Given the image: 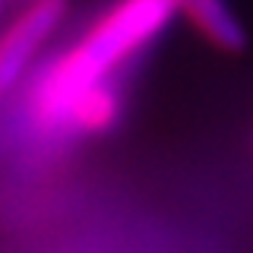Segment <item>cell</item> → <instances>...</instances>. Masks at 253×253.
<instances>
[{
	"mask_svg": "<svg viewBox=\"0 0 253 253\" xmlns=\"http://www.w3.org/2000/svg\"><path fill=\"white\" fill-rule=\"evenodd\" d=\"M174 16V0H114L67 51L51 57L29 83V126L44 139H60L73 101L95 85L117 79V70L146 44H152Z\"/></svg>",
	"mask_w": 253,
	"mask_h": 253,
	"instance_id": "obj_1",
	"label": "cell"
},
{
	"mask_svg": "<svg viewBox=\"0 0 253 253\" xmlns=\"http://www.w3.org/2000/svg\"><path fill=\"white\" fill-rule=\"evenodd\" d=\"M67 19V0H32L0 32V95L22 83L47 38Z\"/></svg>",
	"mask_w": 253,
	"mask_h": 253,
	"instance_id": "obj_2",
	"label": "cell"
},
{
	"mask_svg": "<svg viewBox=\"0 0 253 253\" xmlns=\"http://www.w3.org/2000/svg\"><path fill=\"white\" fill-rule=\"evenodd\" d=\"M174 10L218 51L237 54L247 44V32L225 0H174Z\"/></svg>",
	"mask_w": 253,
	"mask_h": 253,
	"instance_id": "obj_3",
	"label": "cell"
}]
</instances>
